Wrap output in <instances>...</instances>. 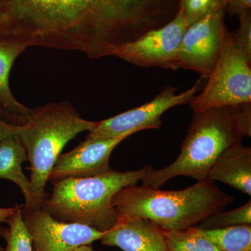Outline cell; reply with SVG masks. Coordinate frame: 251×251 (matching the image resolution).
Masks as SVG:
<instances>
[{
  "label": "cell",
  "instance_id": "6da1fadb",
  "mask_svg": "<svg viewBox=\"0 0 251 251\" xmlns=\"http://www.w3.org/2000/svg\"><path fill=\"white\" fill-rule=\"evenodd\" d=\"M178 10L179 0H0V40L100 59Z\"/></svg>",
  "mask_w": 251,
  "mask_h": 251
},
{
  "label": "cell",
  "instance_id": "7a4b0ae2",
  "mask_svg": "<svg viewBox=\"0 0 251 251\" xmlns=\"http://www.w3.org/2000/svg\"><path fill=\"white\" fill-rule=\"evenodd\" d=\"M251 135V103L216 107L193 112L181 151L170 166L153 170L143 186L159 188L175 176L202 181L226 149Z\"/></svg>",
  "mask_w": 251,
  "mask_h": 251
},
{
  "label": "cell",
  "instance_id": "3957f363",
  "mask_svg": "<svg viewBox=\"0 0 251 251\" xmlns=\"http://www.w3.org/2000/svg\"><path fill=\"white\" fill-rule=\"evenodd\" d=\"M235 198L221 191L209 179L179 191H162L131 185L114 196L112 205L120 220L145 219L163 231H181L196 226L224 211Z\"/></svg>",
  "mask_w": 251,
  "mask_h": 251
},
{
  "label": "cell",
  "instance_id": "277c9868",
  "mask_svg": "<svg viewBox=\"0 0 251 251\" xmlns=\"http://www.w3.org/2000/svg\"><path fill=\"white\" fill-rule=\"evenodd\" d=\"M153 170L151 166L135 171L111 170L95 176L54 181L52 193L45 196L41 209L59 221L107 232L119 222L112 198L122 188L138 184Z\"/></svg>",
  "mask_w": 251,
  "mask_h": 251
},
{
  "label": "cell",
  "instance_id": "5b68a950",
  "mask_svg": "<svg viewBox=\"0 0 251 251\" xmlns=\"http://www.w3.org/2000/svg\"><path fill=\"white\" fill-rule=\"evenodd\" d=\"M97 125L82 118L68 101L32 109L17 135L30 163V202L23 212L41 209L50 174L63 149L79 133L90 131Z\"/></svg>",
  "mask_w": 251,
  "mask_h": 251
},
{
  "label": "cell",
  "instance_id": "8992f818",
  "mask_svg": "<svg viewBox=\"0 0 251 251\" xmlns=\"http://www.w3.org/2000/svg\"><path fill=\"white\" fill-rule=\"evenodd\" d=\"M251 103V68L226 28L215 67L202 93L190 103L193 112Z\"/></svg>",
  "mask_w": 251,
  "mask_h": 251
},
{
  "label": "cell",
  "instance_id": "52a82bcc",
  "mask_svg": "<svg viewBox=\"0 0 251 251\" xmlns=\"http://www.w3.org/2000/svg\"><path fill=\"white\" fill-rule=\"evenodd\" d=\"M187 27L182 14L178 11L174 19L166 25L120 46L112 56L140 67L178 70V50Z\"/></svg>",
  "mask_w": 251,
  "mask_h": 251
},
{
  "label": "cell",
  "instance_id": "ba28073f",
  "mask_svg": "<svg viewBox=\"0 0 251 251\" xmlns=\"http://www.w3.org/2000/svg\"><path fill=\"white\" fill-rule=\"evenodd\" d=\"M199 82L182 93L176 94L177 87L168 86L151 101L130 109L103 121L97 122L86 138L106 139L115 138L128 131L158 129L161 116L173 107L191 103L198 90Z\"/></svg>",
  "mask_w": 251,
  "mask_h": 251
},
{
  "label": "cell",
  "instance_id": "9c48e42d",
  "mask_svg": "<svg viewBox=\"0 0 251 251\" xmlns=\"http://www.w3.org/2000/svg\"><path fill=\"white\" fill-rule=\"evenodd\" d=\"M226 15V11L211 13L188 26L178 50V69L194 71L209 78L222 47Z\"/></svg>",
  "mask_w": 251,
  "mask_h": 251
},
{
  "label": "cell",
  "instance_id": "30bf717a",
  "mask_svg": "<svg viewBox=\"0 0 251 251\" xmlns=\"http://www.w3.org/2000/svg\"><path fill=\"white\" fill-rule=\"evenodd\" d=\"M23 218L32 251H74L100 240L105 234L85 225L59 221L42 209L25 211Z\"/></svg>",
  "mask_w": 251,
  "mask_h": 251
},
{
  "label": "cell",
  "instance_id": "8fae6325",
  "mask_svg": "<svg viewBox=\"0 0 251 251\" xmlns=\"http://www.w3.org/2000/svg\"><path fill=\"white\" fill-rule=\"evenodd\" d=\"M135 133L128 131L106 139L85 138L72 151L59 156L50 172L49 181L54 182L67 178L86 177L108 173L112 170L110 158L114 149Z\"/></svg>",
  "mask_w": 251,
  "mask_h": 251
},
{
  "label": "cell",
  "instance_id": "7c38bea8",
  "mask_svg": "<svg viewBox=\"0 0 251 251\" xmlns=\"http://www.w3.org/2000/svg\"><path fill=\"white\" fill-rule=\"evenodd\" d=\"M100 241L123 251H169L163 230L145 219L120 220Z\"/></svg>",
  "mask_w": 251,
  "mask_h": 251
},
{
  "label": "cell",
  "instance_id": "4fadbf2b",
  "mask_svg": "<svg viewBox=\"0 0 251 251\" xmlns=\"http://www.w3.org/2000/svg\"><path fill=\"white\" fill-rule=\"evenodd\" d=\"M207 179L221 181L251 196V148L239 143L226 149L211 167Z\"/></svg>",
  "mask_w": 251,
  "mask_h": 251
},
{
  "label": "cell",
  "instance_id": "5bb4252c",
  "mask_svg": "<svg viewBox=\"0 0 251 251\" xmlns=\"http://www.w3.org/2000/svg\"><path fill=\"white\" fill-rule=\"evenodd\" d=\"M27 160L25 149L17 135L0 141V179L9 180L19 187L25 198L23 209L30 202V182L22 168Z\"/></svg>",
  "mask_w": 251,
  "mask_h": 251
},
{
  "label": "cell",
  "instance_id": "9a60e30c",
  "mask_svg": "<svg viewBox=\"0 0 251 251\" xmlns=\"http://www.w3.org/2000/svg\"><path fill=\"white\" fill-rule=\"evenodd\" d=\"M27 47L14 43L0 40V106L14 115L29 119L32 109L18 102L10 90L9 78L15 60Z\"/></svg>",
  "mask_w": 251,
  "mask_h": 251
},
{
  "label": "cell",
  "instance_id": "2e32d148",
  "mask_svg": "<svg viewBox=\"0 0 251 251\" xmlns=\"http://www.w3.org/2000/svg\"><path fill=\"white\" fill-rule=\"evenodd\" d=\"M201 232L221 251H251V225L201 229Z\"/></svg>",
  "mask_w": 251,
  "mask_h": 251
},
{
  "label": "cell",
  "instance_id": "e0dca14e",
  "mask_svg": "<svg viewBox=\"0 0 251 251\" xmlns=\"http://www.w3.org/2000/svg\"><path fill=\"white\" fill-rule=\"evenodd\" d=\"M163 232L169 251H221L196 226L184 230Z\"/></svg>",
  "mask_w": 251,
  "mask_h": 251
},
{
  "label": "cell",
  "instance_id": "ac0fdd59",
  "mask_svg": "<svg viewBox=\"0 0 251 251\" xmlns=\"http://www.w3.org/2000/svg\"><path fill=\"white\" fill-rule=\"evenodd\" d=\"M9 228L0 230V235L6 242V251H32L31 240L23 221L21 206L10 217Z\"/></svg>",
  "mask_w": 251,
  "mask_h": 251
},
{
  "label": "cell",
  "instance_id": "d6986e66",
  "mask_svg": "<svg viewBox=\"0 0 251 251\" xmlns=\"http://www.w3.org/2000/svg\"><path fill=\"white\" fill-rule=\"evenodd\" d=\"M251 225V201L240 207L213 214L199 224L201 229L223 228L231 226Z\"/></svg>",
  "mask_w": 251,
  "mask_h": 251
},
{
  "label": "cell",
  "instance_id": "ffe728a7",
  "mask_svg": "<svg viewBox=\"0 0 251 251\" xmlns=\"http://www.w3.org/2000/svg\"><path fill=\"white\" fill-rule=\"evenodd\" d=\"M227 0H179V11L188 27L211 13L226 11Z\"/></svg>",
  "mask_w": 251,
  "mask_h": 251
},
{
  "label": "cell",
  "instance_id": "44dd1931",
  "mask_svg": "<svg viewBox=\"0 0 251 251\" xmlns=\"http://www.w3.org/2000/svg\"><path fill=\"white\" fill-rule=\"evenodd\" d=\"M239 19V28L231 32L234 45L244 54L251 65V11L246 10L237 14Z\"/></svg>",
  "mask_w": 251,
  "mask_h": 251
},
{
  "label": "cell",
  "instance_id": "7402d4cb",
  "mask_svg": "<svg viewBox=\"0 0 251 251\" xmlns=\"http://www.w3.org/2000/svg\"><path fill=\"white\" fill-rule=\"evenodd\" d=\"M249 9H251V0H227L226 13L229 17Z\"/></svg>",
  "mask_w": 251,
  "mask_h": 251
},
{
  "label": "cell",
  "instance_id": "603a6c76",
  "mask_svg": "<svg viewBox=\"0 0 251 251\" xmlns=\"http://www.w3.org/2000/svg\"><path fill=\"white\" fill-rule=\"evenodd\" d=\"M21 126L22 125L10 123L0 117V141L9 137L17 135Z\"/></svg>",
  "mask_w": 251,
  "mask_h": 251
},
{
  "label": "cell",
  "instance_id": "cb8c5ba5",
  "mask_svg": "<svg viewBox=\"0 0 251 251\" xmlns=\"http://www.w3.org/2000/svg\"><path fill=\"white\" fill-rule=\"evenodd\" d=\"M0 117L6 122L17 125H23L27 123L28 119L22 116L14 115L10 112L6 111L4 108L0 106Z\"/></svg>",
  "mask_w": 251,
  "mask_h": 251
},
{
  "label": "cell",
  "instance_id": "d4e9b609",
  "mask_svg": "<svg viewBox=\"0 0 251 251\" xmlns=\"http://www.w3.org/2000/svg\"><path fill=\"white\" fill-rule=\"evenodd\" d=\"M18 206H19L17 205L14 207L0 208V223H7L10 217L14 214ZM2 251V248L0 247V251Z\"/></svg>",
  "mask_w": 251,
  "mask_h": 251
},
{
  "label": "cell",
  "instance_id": "484cf974",
  "mask_svg": "<svg viewBox=\"0 0 251 251\" xmlns=\"http://www.w3.org/2000/svg\"><path fill=\"white\" fill-rule=\"evenodd\" d=\"M74 251H94V249H92V246L90 245H83L81 246V247H79L77 248L76 249H75Z\"/></svg>",
  "mask_w": 251,
  "mask_h": 251
}]
</instances>
